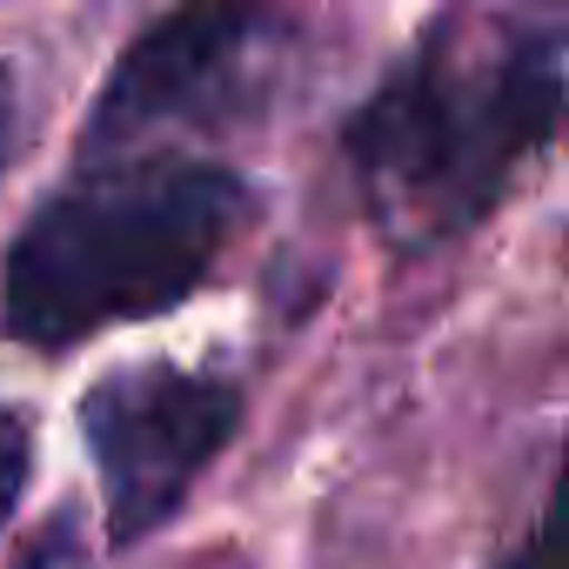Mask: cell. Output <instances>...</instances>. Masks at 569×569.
<instances>
[{
	"mask_svg": "<svg viewBox=\"0 0 569 569\" xmlns=\"http://www.w3.org/2000/svg\"><path fill=\"white\" fill-rule=\"evenodd\" d=\"M509 569H562V556H556V522H549V516L536 522V536H529V549H522V556H516Z\"/></svg>",
	"mask_w": 569,
	"mask_h": 569,
	"instance_id": "52a82bcc",
	"label": "cell"
},
{
	"mask_svg": "<svg viewBox=\"0 0 569 569\" xmlns=\"http://www.w3.org/2000/svg\"><path fill=\"white\" fill-rule=\"evenodd\" d=\"M28 476H34V429H28L21 409L0 402V529H8V516L21 509Z\"/></svg>",
	"mask_w": 569,
	"mask_h": 569,
	"instance_id": "5b68a950",
	"label": "cell"
},
{
	"mask_svg": "<svg viewBox=\"0 0 569 569\" xmlns=\"http://www.w3.org/2000/svg\"><path fill=\"white\" fill-rule=\"evenodd\" d=\"M562 121V28L516 14L436 21L349 114V174L402 254H436L502 208Z\"/></svg>",
	"mask_w": 569,
	"mask_h": 569,
	"instance_id": "6da1fadb",
	"label": "cell"
},
{
	"mask_svg": "<svg viewBox=\"0 0 569 569\" xmlns=\"http://www.w3.org/2000/svg\"><path fill=\"white\" fill-rule=\"evenodd\" d=\"M8 148H14V74L0 68V168H8Z\"/></svg>",
	"mask_w": 569,
	"mask_h": 569,
	"instance_id": "ba28073f",
	"label": "cell"
},
{
	"mask_svg": "<svg viewBox=\"0 0 569 569\" xmlns=\"http://www.w3.org/2000/svg\"><path fill=\"white\" fill-rule=\"evenodd\" d=\"M81 562H88L81 522H74L68 509H61V516H54V522H48V529H41L34 542H28V556H21L14 569H81Z\"/></svg>",
	"mask_w": 569,
	"mask_h": 569,
	"instance_id": "8992f818",
	"label": "cell"
},
{
	"mask_svg": "<svg viewBox=\"0 0 569 569\" xmlns=\"http://www.w3.org/2000/svg\"><path fill=\"white\" fill-rule=\"evenodd\" d=\"M241 382L181 362H128L108 369L81 396V442L101 476L108 542H148L214 469V456L241 429Z\"/></svg>",
	"mask_w": 569,
	"mask_h": 569,
	"instance_id": "3957f363",
	"label": "cell"
},
{
	"mask_svg": "<svg viewBox=\"0 0 569 569\" xmlns=\"http://www.w3.org/2000/svg\"><path fill=\"white\" fill-rule=\"evenodd\" d=\"M261 194L194 154H114L34 208L8 248L0 309L28 349H74L188 302L254 221Z\"/></svg>",
	"mask_w": 569,
	"mask_h": 569,
	"instance_id": "7a4b0ae2",
	"label": "cell"
},
{
	"mask_svg": "<svg viewBox=\"0 0 569 569\" xmlns=\"http://www.w3.org/2000/svg\"><path fill=\"white\" fill-rule=\"evenodd\" d=\"M296 21L268 8H181L161 14L128 41L114 61L88 128H81V161H114L141 154V141L174 134V128H228L248 121L281 68Z\"/></svg>",
	"mask_w": 569,
	"mask_h": 569,
	"instance_id": "277c9868",
	"label": "cell"
}]
</instances>
